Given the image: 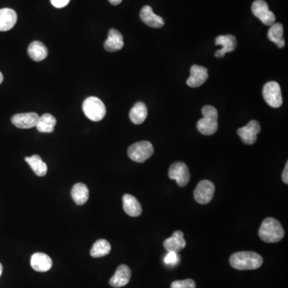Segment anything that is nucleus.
I'll list each match as a JSON object with an SVG mask.
<instances>
[{
  "label": "nucleus",
  "mask_w": 288,
  "mask_h": 288,
  "mask_svg": "<svg viewBox=\"0 0 288 288\" xmlns=\"http://www.w3.org/2000/svg\"><path fill=\"white\" fill-rule=\"evenodd\" d=\"M252 13L263 24L272 26L276 23V15L269 10L268 5L264 0H256L251 6Z\"/></svg>",
  "instance_id": "obj_9"
},
{
  "label": "nucleus",
  "mask_w": 288,
  "mask_h": 288,
  "mask_svg": "<svg viewBox=\"0 0 288 288\" xmlns=\"http://www.w3.org/2000/svg\"><path fill=\"white\" fill-rule=\"evenodd\" d=\"M70 2V0H50V3L56 8H63Z\"/></svg>",
  "instance_id": "obj_30"
},
{
  "label": "nucleus",
  "mask_w": 288,
  "mask_h": 288,
  "mask_svg": "<svg viewBox=\"0 0 288 288\" xmlns=\"http://www.w3.org/2000/svg\"><path fill=\"white\" fill-rule=\"evenodd\" d=\"M215 187L210 180H202L199 183L194 191V198L200 204H209L214 197Z\"/></svg>",
  "instance_id": "obj_7"
},
{
  "label": "nucleus",
  "mask_w": 288,
  "mask_h": 288,
  "mask_svg": "<svg viewBox=\"0 0 288 288\" xmlns=\"http://www.w3.org/2000/svg\"><path fill=\"white\" fill-rule=\"evenodd\" d=\"M168 176L171 179L175 180L178 187H184L190 181L189 168L183 162H175L171 164L168 171Z\"/></svg>",
  "instance_id": "obj_8"
},
{
  "label": "nucleus",
  "mask_w": 288,
  "mask_h": 288,
  "mask_svg": "<svg viewBox=\"0 0 288 288\" xmlns=\"http://www.w3.org/2000/svg\"><path fill=\"white\" fill-rule=\"evenodd\" d=\"M124 46L122 34L116 29H111L108 32V37L104 43V48L109 52H115Z\"/></svg>",
  "instance_id": "obj_16"
},
{
  "label": "nucleus",
  "mask_w": 288,
  "mask_h": 288,
  "mask_svg": "<svg viewBox=\"0 0 288 288\" xmlns=\"http://www.w3.org/2000/svg\"><path fill=\"white\" fill-rule=\"evenodd\" d=\"M196 284L192 279L174 281L171 285V288H195Z\"/></svg>",
  "instance_id": "obj_28"
},
{
  "label": "nucleus",
  "mask_w": 288,
  "mask_h": 288,
  "mask_svg": "<svg viewBox=\"0 0 288 288\" xmlns=\"http://www.w3.org/2000/svg\"><path fill=\"white\" fill-rule=\"evenodd\" d=\"M148 107L142 102H138L134 105L132 110L130 112L129 117L135 124H142L148 117Z\"/></svg>",
  "instance_id": "obj_21"
},
{
  "label": "nucleus",
  "mask_w": 288,
  "mask_h": 288,
  "mask_svg": "<svg viewBox=\"0 0 288 288\" xmlns=\"http://www.w3.org/2000/svg\"><path fill=\"white\" fill-rule=\"evenodd\" d=\"M208 79V72L206 67L193 65L191 67V76L187 79V84L191 87H199Z\"/></svg>",
  "instance_id": "obj_14"
},
{
  "label": "nucleus",
  "mask_w": 288,
  "mask_h": 288,
  "mask_svg": "<svg viewBox=\"0 0 288 288\" xmlns=\"http://www.w3.org/2000/svg\"><path fill=\"white\" fill-rule=\"evenodd\" d=\"M111 4L114 6H117L122 3V0H108Z\"/></svg>",
  "instance_id": "obj_32"
},
{
  "label": "nucleus",
  "mask_w": 288,
  "mask_h": 288,
  "mask_svg": "<svg viewBox=\"0 0 288 288\" xmlns=\"http://www.w3.org/2000/svg\"><path fill=\"white\" fill-rule=\"evenodd\" d=\"M154 153L153 145L148 141H140L130 146L128 150L129 158L136 163H144Z\"/></svg>",
  "instance_id": "obj_5"
},
{
  "label": "nucleus",
  "mask_w": 288,
  "mask_h": 288,
  "mask_svg": "<svg viewBox=\"0 0 288 288\" xmlns=\"http://www.w3.org/2000/svg\"><path fill=\"white\" fill-rule=\"evenodd\" d=\"M112 250L110 243L106 240H99L94 243L91 249V256L94 258H101L107 256Z\"/></svg>",
  "instance_id": "obj_27"
},
{
  "label": "nucleus",
  "mask_w": 288,
  "mask_h": 288,
  "mask_svg": "<svg viewBox=\"0 0 288 288\" xmlns=\"http://www.w3.org/2000/svg\"><path fill=\"white\" fill-rule=\"evenodd\" d=\"M204 117L197 122V129L204 135H212L219 128L218 112L214 106L207 105L202 108Z\"/></svg>",
  "instance_id": "obj_3"
},
{
  "label": "nucleus",
  "mask_w": 288,
  "mask_h": 288,
  "mask_svg": "<svg viewBox=\"0 0 288 288\" xmlns=\"http://www.w3.org/2000/svg\"><path fill=\"white\" fill-rule=\"evenodd\" d=\"M3 81H4V76H3L2 73L0 72V84L3 83Z\"/></svg>",
  "instance_id": "obj_33"
},
{
  "label": "nucleus",
  "mask_w": 288,
  "mask_h": 288,
  "mask_svg": "<svg viewBox=\"0 0 288 288\" xmlns=\"http://www.w3.org/2000/svg\"><path fill=\"white\" fill-rule=\"evenodd\" d=\"M178 261H179V256L176 252L169 251L164 258V263L169 266H175Z\"/></svg>",
  "instance_id": "obj_29"
},
{
  "label": "nucleus",
  "mask_w": 288,
  "mask_h": 288,
  "mask_svg": "<svg viewBox=\"0 0 288 288\" xmlns=\"http://www.w3.org/2000/svg\"><path fill=\"white\" fill-rule=\"evenodd\" d=\"M164 247L168 252L174 251L176 253L185 248L186 241L184 240V233L181 230L175 231L171 237L164 240Z\"/></svg>",
  "instance_id": "obj_17"
},
{
  "label": "nucleus",
  "mask_w": 288,
  "mask_h": 288,
  "mask_svg": "<svg viewBox=\"0 0 288 288\" xmlns=\"http://www.w3.org/2000/svg\"><path fill=\"white\" fill-rule=\"evenodd\" d=\"M122 206L125 212L132 217H138L142 214L140 203L132 194H126L123 195Z\"/></svg>",
  "instance_id": "obj_19"
},
{
  "label": "nucleus",
  "mask_w": 288,
  "mask_h": 288,
  "mask_svg": "<svg viewBox=\"0 0 288 288\" xmlns=\"http://www.w3.org/2000/svg\"><path fill=\"white\" fill-rule=\"evenodd\" d=\"M139 16L144 24L149 27L153 28H161L164 26V19L155 14L150 6H144L142 7Z\"/></svg>",
  "instance_id": "obj_15"
},
{
  "label": "nucleus",
  "mask_w": 288,
  "mask_h": 288,
  "mask_svg": "<svg viewBox=\"0 0 288 288\" xmlns=\"http://www.w3.org/2000/svg\"><path fill=\"white\" fill-rule=\"evenodd\" d=\"M230 266L236 270H256L263 263V257L254 251H239L230 256Z\"/></svg>",
  "instance_id": "obj_1"
},
{
  "label": "nucleus",
  "mask_w": 288,
  "mask_h": 288,
  "mask_svg": "<svg viewBox=\"0 0 288 288\" xmlns=\"http://www.w3.org/2000/svg\"><path fill=\"white\" fill-rule=\"evenodd\" d=\"M284 236V229L281 223L272 217L265 219L259 230L260 240L266 243H278L283 240Z\"/></svg>",
  "instance_id": "obj_2"
},
{
  "label": "nucleus",
  "mask_w": 288,
  "mask_h": 288,
  "mask_svg": "<svg viewBox=\"0 0 288 288\" xmlns=\"http://www.w3.org/2000/svg\"><path fill=\"white\" fill-rule=\"evenodd\" d=\"M27 52L31 60L36 62L45 60L48 55L47 47L40 41L32 42L29 46Z\"/></svg>",
  "instance_id": "obj_22"
},
{
  "label": "nucleus",
  "mask_w": 288,
  "mask_h": 288,
  "mask_svg": "<svg viewBox=\"0 0 288 288\" xmlns=\"http://www.w3.org/2000/svg\"><path fill=\"white\" fill-rule=\"evenodd\" d=\"M40 116L38 114L29 112V113L14 115L11 118V122L14 126L20 129H30V128H36Z\"/></svg>",
  "instance_id": "obj_11"
},
{
  "label": "nucleus",
  "mask_w": 288,
  "mask_h": 288,
  "mask_svg": "<svg viewBox=\"0 0 288 288\" xmlns=\"http://www.w3.org/2000/svg\"><path fill=\"white\" fill-rule=\"evenodd\" d=\"M56 125V118L50 114H44L40 117L36 128L41 133H51Z\"/></svg>",
  "instance_id": "obj_26"
},
{
  "label": "nucleus",
  "mask_w": 288,
  "mask_h": 288,
  "mask_svg": "<svg viewBox=\"0 0 288 288\" xmlns=\"http://www.w3.org/2000/svg\"><path fill=\"white\" fill-rule=\"evenodd\" d=\"M83 111L85 115L93 122L102 120L106 115V106L99 98L92 96L85 99L83 103Z\"/></svg>",
  "instance_id": "obj_4"
},
{
  "label": "nucleus",
  "mask_w": 288,
  "mask_h": 288,
  "mask_svg": "<svg viewBox=\"0 0 288 288\" xmlns=\"http://www.w3.org/2000/svg\"><path fill=\"white\" fill-rule=\"evenodd\" d=\"M3 273V265L0 263V276L2 275Z\"/></svg>",
  "instance_id": "obj_34"
},
{
  "label": "nucleus",
  "mask_w": 288,
  "mask_h": 288,
  "mask_svg": "<svg viewBox=\"0 0 288 288\" xmlns=\"http://www.w3.org/2000/svg\"><path fill=\"white\" fill-rule=\"evenodd\" d=\"M215 45L222 46V49L217 50L215 52V57L223 58L225 54L232 52L237 46V40L236 37L231 34L220 35L215 39Z\"/></svg>",
  "instance_id": "obj_12"
},
{
  "label": "nucleus",
  "mask_w": 288,
  "mask_h": 288,
  "mask_svg": "<svg viewBox=\"0 0 288 288\" xmlns=\"http://www.w3.org/2000/svg\"><path fill=\"white\" fill-rule=\"evenodd\" d=\"M52 260L44 253H35L31 256V266L34 271L39 272H46L52 266Z\"/></svg>",
  "instance_id": "obj_18"
},
{
  "label": "nucleus",
  "mask_w": 288,
  "mask_h": 288,
  "mask_svg": "<svg viewBox=\"0 0 288 288\" xmlns=\"http://www.w3.org/2000/svg\"><path fill=\"white\" fill-rule=\"evenodd\" d=\"M288 162L286 163V166H285L284 170H283V174H282V179H283V183L285 184H288Z\"/></svg>",
  "instance_id": "obj_31"
},
{
  "label": "nucleus",
  "mask_w": 288,
  "mask_h": 288,
  "mask_svg": "<svg viewBox=\"0 0 288 288\" xmlns=\"http://www.w3.org/2000/svg\"><path fill=\"white\" fill-rule=\"evenodd\" d=\"M261 131L259 122L256 120H251L248 124L238 129L237 133L240 139L247 145H252L257 140V135Z\"/></svg>",
  "instance_id": "obj_10"
},
{
  "label": "nucleus",
  "mask_w": 288,
  "mask_h": 288,
  "mask_svg": "<svg viewBox=\"0 0 288 288\" xmlns=\"http://www.w3.org/2000/svg\"><path fill=\"white\" fill-rule=\"evenodd\" d=\"M131 277H132V272L129 266L122 264L116 269L115 275L111 278L109 283L113 287H122L129 283Z\"/></svg>",
  "instance_id": "obj_13"
},
{
  "label": "nucleus",
  "mask_w": 288,
  "mask_h": 288,
  "mask_svg": "<svg viewBox=\"0 0 288 288\" xmlns=\"http://www.w3.org/2000/svg\"><path fill=\"white\" fill-rule=\"evenodd\" d=\"M26 162L30 165L36 175L43 177L47 175V166L42 160L41 157L38 155H34L31 157H26Z\"/></svg>",
  "instance_id": "obj_25"
},
{
  "label": "nucleus",
  "mask_w": 288,
  "mask_h": 288,
  "mask_svg": "<svg viewBox=\"0 0 288 288\" xmlns=\"http://www.w3.org/2000/svg\"><path fill=\"white\" fill-rule=\"evenodd\" d=\"M263 96L265 102L272 107L279 108L283 104L282 92L277 82L266 83L263 86Z\"/></svg>",
  "instance_id": "obj_6"
},
{
  "label": "nucleus",
  "mask_w": 288,
  "mask_h": 288,
  "mask_svg": "<svg viewBox=\"0 0 288 288\" xmlns=\"http://www.w3.org/2000/svg\"><path fill=\"white\" fill-rule=\"evenodd\" d=\"M267 37L271 41L276 43L279 48H283L285 46V41L283 40V26L282 24H272L267 32Z\"/></svg>",
  "instance_id": "obj_24"
},
{
  "label": "nucleus",
  "mask_w": 288,
  "mask_h": 288,
  "mask_svg": "<svg viewBox=\"0 0 288 288\" xmlns=\"http://www.w3.org/2000/svg\"><path fill=\"white\" fill-rule=\"evenodd\" d=\"M17 14L10 8L0 9V31H10L16 24Z\"/></svg>",
  "instance_id": "obj_20"
},
{
  "label": "nucleus",
  "mask_w": 288,
  "mask_h": 288,
  "mask_svg": "<svg viewBox=\"0 0 288 288\" xmlns=\"http://www.w3.org/2000/svg\"><path fill=\"white\" fill-rule=\"evenodd\" d=\"M71 197L77 205H83L88 200V187L81 183L75 184L74 187H72Z\"/></svg>",
  "instance_id": "obj_23"
}]
</instances>
